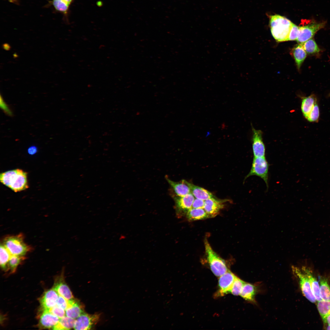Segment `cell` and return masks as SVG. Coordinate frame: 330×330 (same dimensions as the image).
Segmentation results:
<instances>
[{"mask_svg":"<svg viewBox=\"0 0 330 330\" xmlns=\"http://www.w3.org/2000/svg\"><path fill=\"white\" fill-rule=\"evenodd\" d=\"M269 165L265 157H254L251 169L244 180L251 176H256L262 179L268 188V181Z\"/></svg>","mask_w":330,"mask_h":330,"instance_id":"cell-4","label":"cell"},{"mask_svg":"<svg viewBox=\"0 0 330 330\" xmlns=\"http://www.w3.org/2000/svg\"><path fill=\"white\" fill-rule=\"evenodd\" d=\"M204 200L196 198L193 201L192 208H204Z\"/></svg>","mask_w":330,"mask_h":330,"instance_id":"cell-38","label":"cell"},{"mask_svg":"<svg viewBox=\"0 0 330 330\" xmlns=\"http://www.w3.org/2000/svg\"><path fill=\"white\" fill-rule=\"evenodd\" d=\"M168 183L173 189L176 196H183L191 193L190 187L187 183V181L182 180L179 182H174L166 177Z\"/></svg>","mask_w":330,"mask_h":330,"instance_id":"cell-17","label":"cell"},{"mask_svg":"<svg viewBox=\"0 0 330 330\" xmlns=\"http://www.w3.org/2000/svg\"><path fill=\"white\" fill-rule=\"evenodd\" d=\"M56 305L65 310L68 305V300L59 295Z\"/></svg>","mask_w":330,"mask_h":330,"instance_id":"cell-37","label":"cell"},{"mask_svg":"<svg viewBox=\"0 0 330 330\" xmlns=\"http://www.w3.org/2000/svg\"><path fill=\"white\" fill-rule=\"evenodd\" d=\"M324 323L330 325V314L322 319Z\"/></svg>","mask_w":330,"mask_h":330,"instance_id":"cell-40","label":"cell"},{"mask_svg":"<svg viewBox=\"0 0 330 330\" xmlns=\"http://www.w3.org/2000/svg\"><path fill=\"white\" fill-rule=\"evenodd\" d=\"M52 4L56 10L65 15H67L70 5L64 0H53Z\"/></svg>","mask_w":330,"mask_h":330,"instance_id":"cell-31","label":"cell"},{"mask_svg":"<svg viewBox=\"0 0 330 330\" xmlns=\"http://www.w3.org/2000/svg\"><path fill=\"white\" fill-rule=\"evenodd\" d=\"M291 54L293 57L298 69H300L306 57V53L302 44H299L295 46L291 50Z\"/></svg>","mask_w":330,"mask_h":330,"instance_id":"cell-21","label":"cell"},{"mask_svg":"<svg viewBox=\"0 0 330 330\" xmlns=\"http://www.w3.org/2000/svg\"><path fill=\"white\" fill-rule=\"evenodd\" d=\"M22 234L6 237L2 244L11 255L24 256L31 250L24 241Z\"/></svg>","mask_w":330,"mask_h":330,"instance_id":"cell-2","label":"cell"},{"mask_svg":"<svg viewBox=\"0 0 330 330\" xmlns=\"http://www.w3.org/2000/svg\"><path fill=\"white\" fill-rule=\"evenodd\" d=\"M190 187L191 193L197 199L205 200L208 199L215 197L211 192L201 187L195 185L188 182Z\"/></svg>","mask_w":330,"mask_h":330,"instance_id":"cell-20","label":"cell"},{"mask_svg":"<svg viewBox=\"0 0 330 330\" xmlns=\"http://www.w3.org/2000/svg\"><path fill=\"white\" fill-rule=\"evenodd\" d=\"M226 200H221L215 197L204 200V209L210 218L215 217L224 206L223 203Z\"/></svg>","mask_w":330,"mask_h":330,"instance_id":"cell-10","label":"cell"},{"mask_svg":"<svg viewBox=\"0 0 330 330\" xmlns=\"http://www.w3.org/2000/svg\"><path fill=\"white\" fill-rule=\"evenodd\" d=\"M49 311L60 318L65 316L64 310L57 305L50 309Z\"/></svg>","mask_w":330,"mask_h":330,"instance_id":"cell-36","label":"cell"},{"mask_svg":"<svg viewBox=\"0 0 330 330\" xmlns=\"http://www.w3.org/2000/svg\"><path fill=\"white\" fill-rule=\"evenodd\" d=\"M325 25L324 22H317L312 20L306 24L299 27V33L297 41L301 44L312 38L315 33L324 28Z\"/></svg>","mask_w":330,"mask_h":330,"instance_id":"cell-6","label":"cell"},{"mask_svg":"<svg viewBox=\"0 0 330 330\" xmlns=\"http://www.w3.org/2000/svg\"><path fill=\"white\" fill-rule=\"evenodd\" d=\"M204 246L211 270L216 276L220 277L228 270L225 261L213 250L207 239L204 240Z\"/></svg>","mask_w":330,"mask_h":330,"instance_id":"cell-3","label":"cell"},{"mask_svg":"<svg viewBox=\"0 0 330 330\" xmlns=\"http://www.w3.org/2000/svg\"><path fill=\"white\" fill-rule=\"evenodd\" d=\"M236 277L229 270L220 277L218 280L219 289L218 292L219 295H222L230 293Z\"/></svg>","mask_w":330,"mask_h":330,"instance_id":"cell-9","label":"cell"},{"mask_svg":"<svg viewBox=\"0 0 330 330\" xmlns=\"http://www.w3.org/2000/svg\"><path fill=\"white\" fill-rule=\"evenodd\" d=\"M317 307L322 319L330 314V301H318Z\"/></svg>","mask_w":330,"mask_h":330,"instance_id":"cell-28","label":"cell"},{"mask_svg":"<svg viewBox=\"0 0 330 330\" xmlns=\"http://www.w3.org/2000/svg\"><path fill=\"white\" fill-rule=\"evenodd\" d=\"M301 268L308 279L312 293L316 300L318 301L322 300L320 295L319 284L310 269L304 266H302Z\"/></svg>","mask_w":330,"mask_h":330,"instance_id":"cell-16","label":"cell"},{"mask_svg":"<svg viewBox=\"0 0 330 330\" xmlns=\"http://www.w3.org/2000/svg\"><path fill=\"white\" fill-rule=\"evenodd\" d=\"M68 302V305L65 310L67 316L75 319L84 313L83 306L79 301L74 298Z\"/></svg>","mask_w":330,"mask_h":330,"instance_id":"cell-14","label":"cell"},{"mask_svg":"<svg viewBox=\"0 0 330 330\" xmlns=\"http://www.w3.org/2000/svg\"><path fill=\"white\" fill-rule=\"evenodd\" d=\"M0 106L1 108L5 114L10 117L13 116V113L12 109L10 106L5 102L1 95L0 98Z\"/></svg>","mask_w":330,"mask_h":330,"instance_id":"cell-35","label":"cell"},{"mask_svg":"<svg viewBox=\"0 0 330 330\" xmlns=\"http://www.w3.org/2000/svg\"><path fill=\"white\" fill-rule=\"evenodd\" d=\"M245 283V282L236 277L230 293L235 295H240Z\"/></svg>","mask_w":330,"mask_h":330,"instance_id":"cell-32","label":"cell"},{"mask_svg":"<svg viewBox=\"0 0 330 330\" xmlns=\"http://www.w3.org/2000/svg\"><path fill=\"white\" fill-rule=\"evenodd\" d=\"M11 255L2 244L0 247V265L2 269L5 271L8 270V264Z\"/></svg>","mask_w":330,"mask_h":330,"instance_id":"cell-26","label":"cell"},{"mask_svg":"<svg viewBox=\"0 0 330 330\" xmlns=\"http://www.w3.org/2000/svg\"><path fill=\"white\" fill-rule=\"evenodd\" d=\"M39 319L38 326L41 329H53L59 322V317L49 310H42Z\"/></svg>","mask_w":330,"mask_h":330,"instance_id":"cell-11","label":"cell"},{"mask_svg":"<svg viewBox=\"0 0 330 330\" xmlns=\"http://www.w3.org/2000/svg\"><path fill=\"white\" fill-rule=\"evenodd\" d=\"M2 183L15 192L29 188L27 173L22 170L16 169L2 173L0 176Z\"/></svg>","mask_w":330,"mask_h":330,"instance_id":"cell-1","label":"cell"},{"mask_svg":"<svg viewBox=\"0 0 330 330\" xmlns=\"http://www.w3.org/2000/svg\"><path fill=\"white\" fill-rule=\"evenodd\" d=\"M257 292V289L255 286L245 282L240 295L245 300L255 303V297Z\"/></svg>","mask_w":330,"mask_h":330,"instance_id":"cell-22","label":"cell"},{"mask_svg":"<svg viewBox=\"0 0 330 330\" xmlns=\"http://www.w3.org/2000/svg\"><path fill=\"white\" fill-rule=\"evenodd\" d=\"M186 217L189 221L200 220L210 218L204 208H192L186 213Z\"/></svg>","mask_w":330,"mask_h":330,"instance_id":"cell-23","label":"cell"},{"mask_svg":"<svg viewBox=\"0 0 330 330\" xmlns=\"http://www.w3.org/2000/svg\"><path fill=\"white\" fill-rule=\"evenodd\" d=\"M194 196L190 193L183 196H176L174 197L175 206L178 211L179 212L186 213L191 208Z\"/></svg>","mask_w":330,"mask_h":330,"instance_id":"cell-13","label":"cell"},{"mask_svg":"<svg viewBox=\"0 0 330 330\" xmlns=\"http://www.w3.org/2000/svg\"><path fill=\"white\" fill-rule=\"evenodd\" d=\"M100 315L84 313L76 319L74 326L75 330H90L98 322Z\"/></svg>","mask_w":330,"mask_h":330,"instance_id":"cell-7","label":"cell"},{"mask_svg":"<svg viewBox=\"0 0 330 330\" xmlns=\"http://www.w3.org/2000/svg\"><path fill=\"white\" fill-rule=\"evenodd\" d=\"M301 44L306 53L309 55L317 54L320 51L316 42L312 38L310 39Z\"/></svg>","mask_w":330,"mask_h":330,"instance_id":"cell-27","label":"cell"},{"mask_svg":"<svg viewBox=\"0 0 330 330\" xmlns=\"http://www.w3.org/2000/svg\"><path fill=\"white\" fill-rule=\"evenodd\" d=\"M326 329L327 330H330V325H328L326 327Z\"/></svg>","mask_w":330,"mask_h":330,"instance_id":"cell-44","label":"cell"},{"mask_svg":"<svg viewBox=\"0 0 330 330\" xmlns=\"http://www.w3.org/2000/svg\"><path fill=\"white\" fill-rule=\"evenodd\" d=\"M291 268L293 275L298 281L303 295L310 302H315L317 300L312 293L309 281L301 268L292 265Z\"/></svg>","mask_w":330,"mask_h":330,"instance_id":"cell-5","label":"cell"},{"mask_svg":"<svg viewBox=\"0 0 330 330\" xmlns=\"http://www.w3.org/2000/svg\"><path fill=\"white\" fill-rule=\"evenodd\" d=\"M329 96H330V93L329 94Z\"/></svg>","mask_w":330,"mask_h":330,"instance_id":"cell-46","label":"cell"},{"mask_svg":"<svg viewBox=\"0 0 330 330\" xmlns=\"http://www.w3.org/2000/svg\"><path fill=\"white\" fill-rule=\"evenodd\" d=\"M38 151L37 147L35 146L30 147L28 149V152L30 155H33L36 153Z\"/></svg>","mask_w":330,"mask_h":330,"instance_id":"cell-39","label":"cell"},{"mask_svg":"<svg viewBox=\"0 0 330 330\" xmlns=\"http://www.w3.org/2000/svg\"><path fill=\"white\" fill-rule=\"evenodd\" d=\"M320 281V293L321 299L325 301H330V287L327 280L321 277Z\"/></svg>","mask_w":330,"mask_h":330,"instance_id":"cell-25","label":"cell"},{"mask_svg":"<svg viewBox=\"0 0 330 330\" xmlns=\"http://www.w3.org/2000/svg\"><path fill=\"white\" fill-rule=\"evenodd\" d=\"M25 259L24 256L11 255L8 264V270L11 273H14L17 267Z\"/></svg>","mask_w":330,"mask_h":330,"instance_id":"cell-29","label":"cell"},{"mask_svg":"<svg viewBox=\"0 0 330 330\" xmlns=\"http://www.w3.org/2000/svg\"><path fill=\"white\" fill-rule=\"evenodd\" d=\"M53 289L60 295L68 300H72L74 297L69 288L63 278H60L55 283Z\"/></svg>","mask_w":330,"mask_h":330,"instance_id":"cell-18","label":"cell"},{"mask_svg":"<svg viewBox=\"0 0 330 330\" xmlns=\"http://www.w3.org/2000/svg\"><path fill=\"white\" fill-rule=\"evenodd\" d=\"M75 320L67 316L60 318L59 322L53 327V330H69L74 328Z\"/></svg>","mask_w":330,"mask_h":330,"instance_id":"cell-24","label":"cell"},{"mask_svg":"<svg viewBox=\"0 0 330 330\" xmlns=\"http://www.w3.org/2000/svg\"><path fill=\"white\" fill-rule=\"evenodd\" d=\"M59 295L53 288L46 291L40 299L42 310H49L56 305Z\"/></svg>","mask_w":330,"mask_h":330,"instance_id":"cell-12","label":"cell"},{"mask_svg":"<svg viewBox=\"0 0 330 330\" xmlns=\"http://www.w3.org/2000/svg\"><path fill=\"white\" fill-rule=\"evenodd\" d=\"M317 102V97L314 94L302 97L301 109L303 116L306 119Z\"/></svg>","mask_w":330,"mask_h":330,"instance_id":"cell-19","label":"cell"},{"mask_svg":"<svg viewBox=\"0 0 330 330\" xmlns=\"http://www.w3.org/2000/svg\"><path fill=\"white\" fill-rule=\"evenodd\" d=\"M13 56L14 58H17L18 57V56L17 54L16 53H14L13 54Z\"/></svg>","mask_w":330,"mask_h":330,"instance_id":"cell-43","label":"cell"},{"mask_svg":"<svg viewBox=\"0 0 330 330\" xmlns=\"http://www.w3.org/2000/svg\"><path fill=\"white\" fill-rule=\"evenodd\" d=\"M299 27L292 23L287 41L296 40L299 36Z\"/></svg>","mask_w":330,"mask_h":330,"instance_id":"cell-34","label":"cell"},{"mask_svg":"<svg viewBox=\"0 0 330 330\" xmlns=\"http://www.w3.org/2000/svg\"><path fill=\"white\" fill-rule=\"evenodd\" d=\"M2 46L3 49L7 51L10 50L11 48L10 45L7 43L3 44Z\"/></svg>","mask_w":330,"mask_h":330,"instance_id":"cell-41","label":"cell"},{"mask_svg":"<svg viewBox=\"0 0 330 330\" xmlns=\"http://www.w3.org/2000/svg\"><path fill=\"white\" fill-rule=\"evenodd\" d=\"M270 28L280 24L291 25L292 23L286 18L278 15L272 16L270 18Z\"/></svg>","mask_w":330,"mask_h":330,"instance_id":"cell-30","label":"cell"},{"mask_svg":"<svg viewBox=\"0 0 330 330\" xmlns=\"http://www.w3.org/2000/svg\"><path fill=\"white\" fill-rule=\"evenodd\" d=\"M292 25L281 24L271 28L272 35L277 42L287 41Z\"/></svg>","mask_w":330,"mask_h":330,"instance_id":"cell-15","label":"cell"},{"mask_svg":"<svg viewBox=\"0 0 330 330\" xmlns=\"http://www.w3.org/2000/svg\"><path fill=\"white\" fill-rule=\"evenodd\" d=\"M69 5H70L72 3L74 0H64Z\"/></svg>","mask_w":330,"mask_h":330,"instance_id":"cell-42","label":"cell"},{"mask_svg":"<svg viewBox=\"0 0 330 330\" xmlns=\"http://www.w3.org/2000/svg\"><path fill=\"white\" fill-rule=\"evenodd\" d=\"M252 149L254 157H265L266 148L263 142L262 132L260 130H256L252 127Z\"/></svg>","mask_w":330,"mask_h":330,"instance_id":"cell-8","label":"cell"},{"mask_svg":"<svg viewBox=\"0 0 330 330\" xmlns=\"http://www.w3.org/2000/svg\"><path fill=\"white\" fill-rule=\"evenodd\" d=\"M320 117L319 106L317 102L314 105L306 119L310 122H317Z\"/></svg>","mask_w":330,"mask_h":330,"instance_id":"cell-33","label":"cell"},{"mask_svg":"<svg viewBox=\"0 0 330 330\" xmlns=\"http://www.w3.org/2000/svg\"><path fill=\"white\" fill-rule=\"evenodd\" d=\"M10 2H15L17 0H9Z\"/></svg>","mask_w":330,"mask_h":330,"instance_id":"cell-45","label":"cell"}]
</instances>
